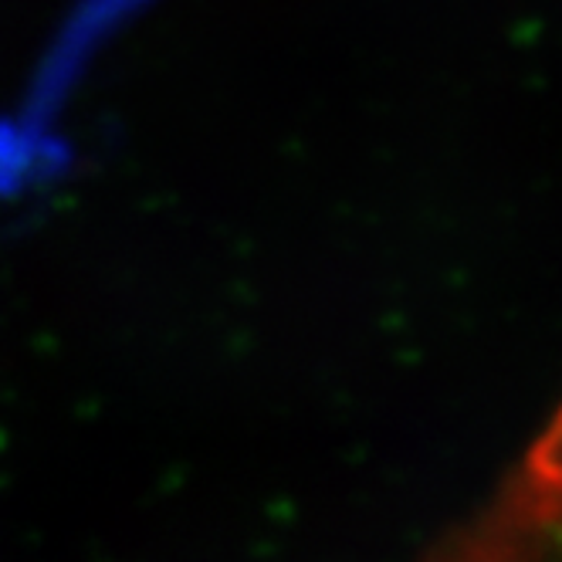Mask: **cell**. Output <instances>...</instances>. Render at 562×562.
Wrapping results in <instances>:
<instances>
[]
</instances>
